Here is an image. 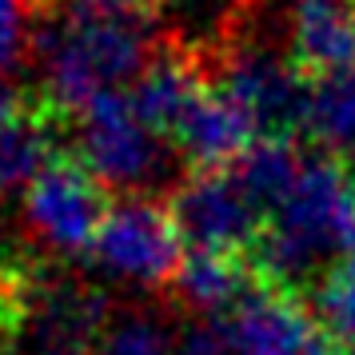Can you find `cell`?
<instances>
[{"label": "cell", "mask_w": 355, "mask_h": 355, "mask_svg": "<svg viewBox=\"0 0 355 355\" xmlns=\"http://www.w3.org/2000/svg\"><path fill=\"white\" fill-rule=\"evenodd\" d=\"M52 164H56V132L49 116L12 108L0 120V196H24Z\"/></svg>", "instance_id": "obj_14"}, {"label": "cell", "mask_w": 355, "mask_h": 355, "mask_svg": "<svg viewBox=\"0 0 355 355\" xmlns=\"http://www.w3.org/2000/svg\"><path fill=\"white\" fill-rule=\"evenodd\" d=\"M347 156H352V168H347V172H352V180H355V152H347Z\"/></svg>", "instance_id": "obj_26"}, {"label": "cell", "mask_w": 355, "mask_h": 355, "mask_svg": "<svg viewBox=\"0 0 355 355\" xmlns=\"http://www.w3.org/2000/svg\"><path fill=\"white\" fill-rule=\"evenodd\" d=\"M204 88H208V84L200 80V72H196L184 56L164 52V56H152V60H148V68L136 76V84H132L128 100L136 104V112L144 116L152 128L172 140L176 124L184 120V112L196 104V96H200Z\"/></svg>", "instance_id": "obj_12"}, {"label": "cell", "mask_w": 355, "mask_h": 355, "mask_svg": "<svg viewBox=\"0 0 355 355\" xmlns=\"http://www.w3.org/2000/svg\"><path fill=\"white\" fill-rule=\"evenodd\" d=\"M88 263L120 288L156 291L176 279L184 263V236L168 208L144 196H128L108 204V216L88 248Z\"/></svg>", "instance_id": "obj_4"}, {"label": "cell", "mask_w": 355, "mask_h": 355, "mask_svg": "<svg viewBox=\"0 0 355 355\" xmlns=\"http://www.w3.org/2000/svg\"><path fill=\"white\" fill-rule=\"evenodd\" d=\"M220 88L256 120L263 140H288L295 124H307L311 88L304 80V68L291 56H279L272 49L232 52L220 72Z\"/></svg>", "instance_id": "obj_8"}, {"label": "cell", "mask_w": 355, "mask_h": 355, "mask_svg": "<svg viewBox=\"0 0 355 355\" xmlns=\"http://www.w3.org/2000/svg\"><path fill=\"white\" fill-rule=\"evenodd\" d=\"M164 8H168L184 28L208 36V33H216V28H224L227 24L232 8H236V0H164Z\"/></svg>", "instance_id": "obj_18"}, {"label": "cell", "mask_w": 355, "mask_h": 355, "mask_svg": "<svg viewBox=\"0 0 355 355\" xmlns=\"http://www.w3.org/2000/svg\"><path fill=\"white\" fill-rule=\"evenodd\" d=\"M172 220H176L184 248L192 252H227L259 240L263 232V208L243 188L236 168L227 172H196L188 184H180L172 196Z\"/></svg>", "instance_id": "obj_6"}, {"label": "cell", "mask_w": 355, "mask_h": 355, "mask_svg": "<svg viewBox=\"0 0 355 355\" xmlns=\"http://www.w3.org/2000/svg\"><path fill=\"white\" fill-rule=\"evenodd\" d=\"M311 311L320 315V323L339 343H352L355 347V252L320 275Z\"/></svg>", "instance_id": "obj_16"}, {"label": "cell", "mask_w": 355, "mask_h": 355, "mask_svg": "<svg viewBox=\"0 0 355 355\" xmlns=\"http://www.w3.org/2000/svg\"><path fill=\"white\" fill-rule=\"evenodd\" d=\"M227 336L236 355H339L336 336L320 315L288 291H252L232 315Z\"/></svg>", "instance_id": "obj_9"}, {"label": "cell", "mask_w": 355, "mask_h": 355, "mask_svg": "<svg viewBox=\"0 0 355 355\" xmlns=\"http://www.w3.org/2000/svg\"><path fill=\"white\" fill-rule=\"evenodd\" d=\"M96 355H176V336L152 315H116Z\"/></svg>", "instance_id": "obj_17"}, {"label": "cell", "mask_w": 355, "mask_h": 355, "mask_svg": "<svg viewBox=\"0 0 355 355\" xmlns=\"http://www.w3.org/2000/svg\"><path fill=\"white\" fill-rule=\"evenodd\" d=\"M176 291L196 315L211 320V315H224V311L232 315L256 288L248 284V268L240 263V256L188 252L176 272Z\"/></svg>", "instance_id": "obj_13"}, {"label": "cell", "mask_w": 355, "mask_h": 355, "mask_svg": "<svg viewBox=\"0 0 355 355\" xmlns=\"http://www.w3.org/2000/svg\"><path fill=\"white\" fill-rule=\"evenodd\" d=\"M355 252V180L327 156H304L256 240L259 272L279 288L320 284Z\"/></svg>", "instance_id": "obj_2"}, {"label": "cell", "mask_w": 355, "mask_h": 355, "mask_svg": "<svg viewBox=\"0 0 355 355\" xmlns=\"http://www.w3.org/2000/svg\"><path fill=\"white\" fill-rule=\"evenodd\" d=\"M0 355H20L17 347H4V343H0Z\"/></svg>", "instance_id": "obj_25"}, {"label": "cell", "mask_w": 355, "mask_h": 355, "mask_svg": "<svg viewBox=\"0 0 355 355\" xmlns=\"http://www.w3.org/2000/svg\"><path fill=\"white\" fill-rule=\"evenodd\" d=\"M148 44L144 8L128 0H56L33 36L44 92L72 116L136 84L152 60Z\"/></svg>", "instance_id": "obj_1"}, {"label": "cell", "mask_w": 355, "mask_h": 355, "mask_svg": "<svg viewBox=\"0 0 355 355\" xmlns=\"http://www.w3.org/2000/svg\"><path fill=\"white\" fill-rule=\"evenodd\" d=\"M263 144V132L224 88H204L172 132V148L200 172H227Z\"/></svg>", "instance_id": "obj_10"}, {"label": "cell", "mask_w": 355, "mask_h": 355, "mask_svg": "<svg viewBox=\"0 0 355 355\" xmlns=\"http://www.w3.org/2000/svg\"><path fill=\"white\" fill-rule=\"evenodd\" d=\"M24 227L40 248L56 256H88L100 224L108 216L104 188L84 172L80 164L56 160L20 196Z\"/></svg>", "instance_id": "obj_7"}, {"label": "cell", "mask_w": 355, "mask_h": 355, "mask_svg": "<svg viewBox=\"0 0 355 355\" xmlns=\"http://www.w3.org/2000/svg\"><path fill=\"white\" fill-rule=\"evenodd\" d=\"M12 320V295H0V327Z\"/></svg>", "instance_id": "obj_23"}, {"label": "cell", "mask_w": 355, "mask_h": 355, "mask_svg": "<svg viewBox=\"0 0 355 355\" xmlns=\"http://www.w3.org/2000/svg\"><path fill=\"white\" fill-rule=\"evenodd\" d=\"M128 4H140L144 8V4H164V0H128Z\"/></svg>", "instance_id": "obj_24"}, {"label": "cell", "mask_w": 355, "mask_h": 355, "mask_svg": "<svg viewBox=\"0 0 355 355\" xmlns=\"http://www.w3.org/2000/svg\"><path fill=\"white\" fill-rule=\"evenodd\" d=\"M172 140L136 112L128 92L96 100L76 116V164L100 188L152 192L172 176Z\"/></svg>", "instance_id": "obj_3"}, {"label": "cell", "mask_w": 355, "mask_h": 355, "mask_svg": "<svg viewBox=\"0 0 355 355\" xmlns=\"http://www.w3.org/2000/svg\"><path fill=\"white\" fill-rule=\"evenodd\" d=\"M28 44V17H24V0H0V72L20 60V52Z\"/></svg>", "instance_id": "obj_20"}, {"label": "cell", "mask_w": 355, "mask_h": 355, "mask_svg": "<svg viewBox=\"0 0 355 355\" xmlns=\"http://www.w3.org/2000/svg\"><path fill=\"white\" fill-rule=\"evenodd\" d=\"M12 323L20 355H96L112 315L84 284L24 279L12 291Z\"/></svg>", "instance_id": "obj_5"}, {"label": "cell", "mask_w": 355, "mask_h": 355, "mask_svg": "<svg viewBox=\"0 0 355 355\" xmlns=\"http://www.w3.org/2000/svg\"><path fill=\"white\" fill-rule=\"evenodd\" d=\"M291 60L320 76L355 64V0H291Z\"/></svg>", "instance_id": "obj_11"}, {"label": "cell", "mask_w": 355, "mask_h": 355, "mask_svg": "<svg viewBox=\"0 0 355 355\" xmlns=\"http://www.w3.org/2000/svg\"><path fill=\"white\" fill-rule=\"evenodd\" d=\"M12 272V232H8V220L0 211V279H8Z\"/></svg>", "instance_id": "obj_21"}, {"label": "cell", "mask_w": 355, "mask_h": 355, "mask_svg": "<svg viewBox=\"0 0 355 355\" xmlns=\"http://www.w3.org/2000/svg\"><path fill=\"white\" fill-rule=\"evenodd\" d=\"M176 355H236V347L224 323L196 320L176 336Z\"/></svg>", "instance_id": "obj_19"}, {"label": "cell", "mask_w": 355, "mask_h": 355, "mask_svg": "<svg viewBox=\"0 0 355 355\" xmlns=\"http://www.w3.org/2000/svg\"><path fill=\"white\" fill-rule=\"evenodd\" d=\"M12 112V96H8V84H4V72H0V120Z\"/></svg>", "instance_id": "obj_22"}, {"label": "cell", "mask_w": 355, "mask_h": 355, "mask_svg": "<svg viewBox=\"0 0 355 355\" xmlns=\"http://www.w3.org/2000/svg\"><path fill=\"white\" fill-rule=\"evenodd\" d=\"M347 355H355V347H352V352H347Z\"/></svg>", "instance_id": "obj_27"}, {"label": "cell", "mask_w": 355, "mask_h": 355, "mask_svg": "<svg viewBox=\"0 0 355 355\" xmlns=\"http://www.w3.org/2000/svg\"><path fill=\"white\" fill-rule=\"evenodd\" d=\"M304 128H311V136H320L327 148L355 152V64L311 84Z\"/></svg>", "instance_id": "obj_15"}]
</instances>
